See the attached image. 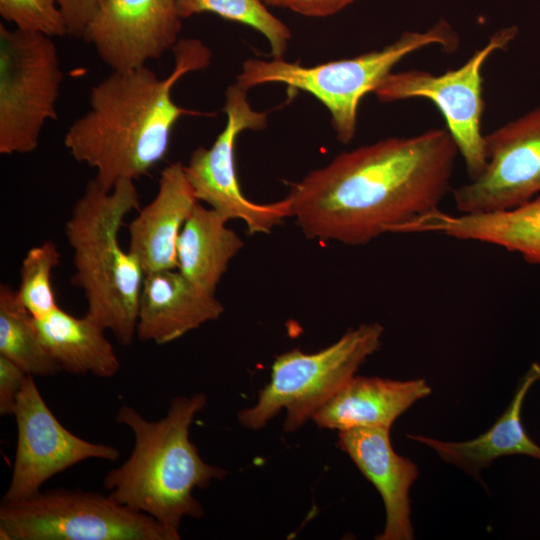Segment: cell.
<instances>
[{"instance_id":"f1b7e54d","label":"cell","mask_w":540,"mask_h":540,"mask_svg":"<svg viewBox=\"0 0 540 540\" xmlns=\"http://www.w3.org/2000/svg\"><path fill=\"white\" fill-rule=\"evenodd\" d=\"M267 6H278L279 0H262Z\"/></svg>"},{"instance_id":"9a60e30c","label":"cell","mask_w":540,"mask_h":540,"mask_svg":"<svg viewBox=\"0 0 540 540\" xmlns=\"http://www.w3.org/2000/svg\"><path fill=\"white\" fill-rule=\"evenodd\" d=\"M223 311L214 294L197 287L178 269L146 273L138 302L136 336L165 345L218 319Z\"/></svg>"},{"instance_id":"4fadbf2b","label":"cell","mask_w":540,"mask_h":540,"mask_svg":"<svg viewBox=\"0 0 540 540\" xmlns=\"http://www.w3.org/2000/svg\"><path fill=\"white\" fill-rule=\"evenodd\" d=\"M178 0H104L83 40L112 71L145 66L179 41Z\"/></svg>"},{"instance_id":"d4e9b609","label":"cell","mask_w":540,"mask_h":540,"mask_svg":"<svg viewBox=\"0 0 540 540\" xmlns=\"http://www.w3.org/2000/svg\"><path fill=\"white\" fill-rule=\"evenodd\" d=\"M0 15L22 31L52 38L69 36L57 0H0Z\"/></svg>"},{"instance_id":"484cf974","label":"cell","mask_w":540,"mask_h":540,"mask_svg":"<svg viewBox=\"0 0 540 540\" xmlns=\"http://www.w3.org/2000/svg\"><path fill=\"white\" fill-rule=\"evenodd\" d=\"M27 375L28 373L17 364L0 355V414L2 416L13 415Z\"/></svg>"},{"instance_id":"44dd1931","label":"cell","mask_w":540,"mask_h":540,"mask_svg":"<svg viewBox=\"0 0 540 540\" xmlns=\"http://www.w3.org/2000/svg\"><path fill=\"white\" fill-rule=\"evenodd\" d=\"M228 219L198 202L177 242V269L197 287L214 294L230 261L244 243Z\"/></svg>"},{"instance_id":"7c38bea8","label":"cell","mask_w":540,"mask_h":540,"mask_svg":"<svg viewBox=\"0 0 540 540\" xmlns=\"http://www.w3.org/2000/svg\"><path fill=\"white\" fill-rule=\"evenodd\" d=\"M486 164L453 190L459 212H489L540 195V105L484 137Z\"/></svg>"},{"instance_id":"52a82bcc","label":"cell","mask_w":540,"mask_h":540,"mask_svg":"<svg viewBox=\"0 0 540 540\" xmlns=\"http://www.w3.org/2000/svg\"><path fill=\"white\" fill-rule=\"evenodd\" d=\"M1 540H175L149 515L110 495L54 489L1 503Z\"/></svg>"},{"instance_id":"ffe728a7","label":"cell","mask_w":540,"mask_h":540,"mask_svg":"<svg viewBox=\"0 0 540 540\" xmlns=\"http://www.w3.org/2000/svg\"><path fill=\"white\" fill-rule=\"evenodd\" d=\"M39 336L61 370L110 378L120 362L105 329L88 314L73 316L60 307L35 319Z\"/></svg>"},{"instance_id":"ba28073f","label":"cell","mask_w":540,"mask_h":540,"mask_svg":"<svg viewBox=\"0 0 540 540\" xmlns=\"http://www.w3.org/2000/svg\"><path fill=\"white\" fill-rule=\"evenodd\" d=\"M63 72L52 37L0 23V154L35 151L57 119Z\"/></svg>"},{"instance_id":"2e32d148","label":"cell","mask_w":540,"mask_h":540,"mask_svg":"<svg viewBox=\"0 0 540 540\" xmlns=\"http://www.w3.org/2000/svg\"><path fill=\"white\" fill-rule=\"evenodd\" d=\"M402 231L494 245L540 266V195L498 211L452 214L438 208L407 222Z\"/></svg>"},{"instance_id":"5b68a950","label":"cell","mask_w":540,"mask_h":540,"mask_svg":"<svg viewBox=\"0 0 540 540\" xmlns=\"http://www.w3.org/2000/svg\"><path fill=\"white\" fill-rule=\"evenodd\" d=\"M431 45L454 52L459 37L447 21L440 20L425 31H406L382 49L315 66L283 58H250L244 61L236 83L247 90L279 83L311 94L329 111L338 141L349 144L356 134L363 97L373 93L404 57Z\"/></svg>"},{"instance_id":"6da1fadb","label":"cell","mask_w":540,"mask_h":540,"mask_svg":"<svg viewBox=\"0 0 540 540\" xmlns=\"http://www.w3.org/2000/svg\"><path fill=\"white\" fill-rule=\"evenodd\" d=\"M458 155L446 128L344 151L291 183L290 217L309 239L367 244L438 209Z\"/></svg>"},{"instance_id":"8992f818","label":"cell","mask_w":540,"mask_h":540,"mask_svg":"<svg viewBox=\"0 0 540 540\" xmlns=\"http://www.w3.org/2000/svg\"><path fill=\"white\" fill-rule=\"evenodd\" d=\"M383 332L377 322L364 323L315 353L294 348L276 356L269 382L260 390L256 403L238 413L239 422L246 428L260 429L285 410L284 430H297L379 349Z\"/></svg>"},{"instance_id":"30bf717a","label":"cell","mask_w":540,"mask_h":540,"mask_svg":"<svg viewBox=\"0 0 540 540\" xmlns=\"http://www.w3.org/2000/svg\"><path fill=\"white\" fill-rule=\"evenodd\" d=\"M247 89L238 83L225 91L224 129L209 147L196 148L184 170L199 202L206 203L226 219H240L249 234L265 233L290 217L287 198L269 204L255 203L241 191L236 167L235 144L246 130H262L267 126L266 112L256 111L247 98Z\"/></svg>"},{"instance_id":"603a6c76","label":"cell","mask_w":540,"mask_h":540,"mask_svg":"<svg viewBox=\"0 0 540 540\" xmlns=\"http://www.w3.org/2000/svg\"><path fill=\"white\" fill-rule=\"evenodd\" d=\"M262 0H178L182 19L201 13H213L258 31L269 43L273 58H283L292 33L274 16Z\"/></svg>"},{"instance_id":"ac0fdd59","label":"cell","mask_w":540,"mask_h":540,"mask_svg":"<svg viewBox=\"0 0 540 540\" xmlns=\"http://www.w3.org/2000/svg\"><path fill=\"white\" fill-rule=\"evenodd\" d=\"M430 393L424 379L399 381L354 376L312 420L320 428L338 432L363 427L390 429L401 414Z\"/></svg>"},{"instance_id":"4316f807","label":"cell","mask_w":540,"mask_h":540,"mask_svg":"<svg viewBox=\"0 0 540 540\" xmlns=\"http://www.w3.org/2000/svg\"><path fill=\"white\" fill-rule=\"evenodd\" d=\"M64 15L69 36L82 38L104 0H57Z\"/></svg>"},{"instance_id":"e0dca14e","label":"cell","mask_w":540,"mask_h":540,"mask_svg":"<svg viewBox=\"0 0 540 540\" xmlns=\"http://www.w3.org/2000/svg\"><path fill=\"white\" fill-rule=\"evenodd\" d=\"M199 201L184 164L174 162L161 172L154 198L129 224L128 251L145 274L177 269V242L185 221Z\"/></svg>"},{"instance_id":"9c48e42d","label":"cell","mask_w":540,"mask_h":540,"mask_svg":"<svg viewBox=\"0 0 540 540\" xmlns=\"http://www.w3.org/2000/svg\"><path fill=\"white\" fill-rule=\"evenodd\" d=\"M517 34L516 26L496 31L464 64L442 74L418 69L391 72L373 93L382 102L411 98L432 101L443 115L446 129L472 179L481 173L486 164L485 135L482 133L483 66L494 52L506 50Z\"/></svg>"},{"instance_id":"cb8c5ba5","label":"cell","mask_w":540,"mask_h":540,"mask_svg":"<svg viewBox=\"0 0 540 540\" xmlns=\"http://www.w3.org/2000/svg\"><path fill=\"white\" fill-rule=\"evenodd\" d=\"M61 254L53 241H45L26 253L20 266L17 297L35 318L45 317L58 305L52 286V272L60 265Z\"/></svg>"},{"instance_id":"277c9868","label":"cell","mask_w":540,"mask_h":540,"mask_svg":"<svg viewBox=\"0 0 540 540\" xmlns=\"http://www.w3.org/2000/svg\"><path fill=\"white\" fill-rule=\"evenodd\" d=\"M138 207L133 180H121L107 190L93 178L65 223L75 268L72 281L84 293L86 314L124 346L136 336L145 272L136 257L121 247L118 235L125 217Z\"/></svg>"},{"instance_id":"7a4b0ae2","label":"cell","mask_w":540,"mask_h":540,"mask_svg":"<svg viewBox=\"0 0 540 540\" xmlns=\"http://www.w3.org/2000/svg\"><path fill=\"white\" fill-rule=\"evenodd\" d=\"M172 52L174 68L165 78L145 65L112 71L96 83L88 110L65 133L70 155L95 169L107 190L148 174L166 156L178 120L201 115L175 103L172 91L187 73L207 68L212 53L196 38H180Z\"/></svg>"},{"instance_id":"3957f363","label":"cell","mask_w":540,"mask_h":540,"mask_svg":"<svg viewBox=\"0 0 540 540\" xmlns=\"http://www.w3.org/2000/svg\"><path fill=\"white\" fill-rule=\"evenodd\" d=\"M206 402L204 393L176 397L158 421L147 420L128 405L115 417L131 429L135 443L127 460L107 472L104 487L120 504L152 517L175 540L185 517L204 515L194 489H205L228 473L206 463L190 440V427Z\"/></svg>"},{"instance_id":"5bb4252c","label":"cell","mask_w":540,"mask_h":540,"mask_svg":"<svg viewBox=\"0 0 540 540\" xmlns=\"http://www.w3.org/2000/svg\"><path fill=\"white\" fill-rule=\"evenodd\" d=\"M390 429L353 428L338 433V445L379 492L386 520L379 540H411L409 490L419 471L414 462L398 455L390 441Z\"/></svg>"},{"instance_id":"7402d4cb","label":"cell","mask_w":540,"mask_h":540,"mask_svg":"<svg viewBox=\"0 0 540 540\" xmlns=\"http://www.w3.org/2000/svg\"><path fill=\"white\" fill-rule=\"evenodd\" d=\"M0 355L34 377L61 371L43 344L34 317L19 301L16 290L7 284L0 286Z\"/></svg>"},{"instance_id":"83f0119b","label":"cell","mask_w":540,"mask_h":540,"mask_svg":"<svg viewBox=\"0 0 540 540\" xmlns=\"http://www.w3.org/2000/svg\"><path fill=\"white\" fill-rule=\"evenodd\" d=\"M355 0H279L278 6L308 17H326L343 10Z\"/></svg>"},{"instance_id":"d6986e66","label":"cell","mask_w":540,"mask_h":540,"mask_svg":"<svg viewBox=\"0 0 540 540\" xmlns=\"http://www.w3.org/2000/svg\"><path fill=\"white\" fill-rule=\"evenodd\" d=\"M540 379V366L533 363L520 379L514 396L504 413L485 433L462 442L442 441L434 438L407 434L414 441L436 451L438 456L470 475L479 477L481 469L503 456L527 455L540 460V446L527 434L522 423V407L531 386Z\"/></svg>"},{"instance_id":"8fae6325","label":"cell","mask_w":540,"mask_h":540,"mask_svg":"<svg viewBox=\"0 0 540 540\" xmlns=\"http://www.w3.org/2000/svg\"><path fill=\"white\" fill-rule=\"evenodd\" d=\"M28 374L13 415L17 444L9 486L1 503L28 499L51 477L87 459L115 461L117 448L85 440L66 429L55 417Z\"/></svg>"}]
</instances>
